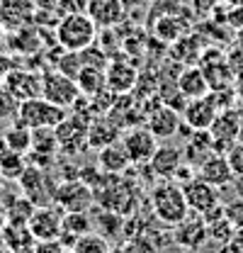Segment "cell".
<instances>
[{
    "mask_svg": "<svg viewBox=\"0 0 243 253\" xmlns=\"http://www.w3.org/2000/svg\"><path fill=\"white\" fill-rule=\"evenodd\" d=\"M151 210L156 219L165 226H175L190 214V205L185 200L182 185L175 180H161L151 188Z\"/></svg>",
    "mask_w": 243,
    "mask_h": 253,
    "instance_id": "6da1fadb",
    "label": "cell"
},
{
    "mask_svg": "<svg viewBox=\"0 0 243 253\" xmlns=\"http://www.w3.org/2000/svg\"><path fill=\"white\" fill-rule=\"evenodd\" d=\"M97 30L100 27L92 22V17L85 10L83 12H66L56 22V42L66 51H83L95 44Z\"/></svg>",
    "mask_w": 243,
    "mask_h": 253,
    "instance_id": "7a4b0ae2",
    "label": "cell"
},
{
    "mask_svg": "<svg viewBox=\"0 0 243 253\" xmlns=\"http://www.w3.org/2000/svg\"><path fill=\"white\" fill-rule=\"evenodd\" d=\"M68 117V110H63L59 105L49 102L46 97H30L25 102H20L17 107V120L30 129H39V126H56Z\"/></svg>",
    "mask_w": 243,
    "mask_h": 253,
    "instance_id": "3957f363",
    "label": "cell"
},
{
    "mask_svg": "<svg viewBox=\"0 0 243 253\" xmlns=\"http://www.w3.org/2000/svg\"><path fill=\"white\" fill-rule=\"evenodd\" d=\"M41 97H46L49 102L68 110L83 97V93H81L76 78H71V76L54 68V71H46L41 76Z\"/></svg>",
    "mask_w": 243,
    "mask_h": 253,
    "instance_id": "277c9868",
    "label": "cell"
},
{
    "mask_svg": "<svg viewBox=\"0 0 243 253\" xmlns=\"http://www.w3.org/2000/svg\"><path fill=\"white\" fill-rule=\"evenodd\" d=\"M54 205L63 212H88L95 205V195L90 185L83 180H63L61 185H56Z\"/></svg>",
    "mask_w": 243,
    "mask_h": 253,
    "instance_id": "5b68a950",
    "label": "cell"
},
{
    "mask_svg": "<svg viewBox=\"0 0 243 253\" xmlns=\"http://www.w3.org/2000/svg\"><path fill=\"white\" fill-rule=\"evenodd\" d=\"M122 146L126 149L131 166H149L153 151L158 149V139L153 136L146 126H131L124 129L120 136Z\"/></svg>",
    "mask_w": 243,
    "mask_h": 253,
    "instance_id": "8992f818",
    "label": "cell"
},
{
    "mask_svg": "<svg viewBox=\"0 0 243 253\" xmlns=\"http://www.w3.org/2000/svg\"><path fill=\"white\" fill-rule=\"evenodd\" d=\"M219 112L221 110H219L214 95L207 93V95H202V97L187 100L180 115H182V125L185 126H190L192 131H202V129H209L214 125V120H216Z\"/></svg>",
    "mask_w": 243,
    "mask_h": 253,
    "instance_id": "52a82bcc",
    "label": "cell"
},
{
    "mask_svg": "<svg viewBox=\"0 0 243 253\" xmlns=\"http://www.w3.org/2000/svg\"><path fill=\"white\" fill-rule=\"evenodd\" d=\"M20 188L22 192L30 197L37 207H44V205H54V192L56 185H49V178H46V170L41 166H34L30 163L25 168V173L20 175Z\"/></svg>",
    "mask_w": 243,
    "mask_h": 253,
    "instance_id": "ba28073f",
    "label": "cell"
},
{
    "mask_svg": "<svg viewBox=\"0 0 243 253\" xmlns=\"http://www.w3.org/2000/svg\"><path fill=\"white\" fill-rule=\"evenodd\" d=\"M30 231L37 241H54L63 231V210L56 205H44L37 207L30 219Z\"/></svg>",
    "mask_w": 243,
    "mask_h": 253,
    "instance_id": "9c48e42d",
    "label": "cell"
},
{
    "mask_svg": "<svg viewBox=\"0 0 243 253\" xmlns=\"http://www.w3.org/2000/svg\"><path fill=\"white\" fill-rule=\"evenodd\" d=\"M182 192H185V200L190 205V212H197V214H207L212 212L214 207L221 205V197H219V188L209 185L207 180H202L200 175L192 178L190 183L182 185Z\"/></svg>",
    "mask_w": 243,
    "mask_h": 253,
    "instance_id": "30bf717a",
    "label": "cell"
},
{
    "mask_svg": "<svg viewBox=\"0 0 243 253\" xmlns=\"http://www.w3.org/2000/svg\"><path fill=\"white\" fill-rule=\"evenodd\" d=\"M209 239V229H207V221L202 214L197 212H190L180 224H175V231H173V241L187 249V251H197L204 241Z\"/></svg>",
    "mask_w": 243,
    "mask_h": 253,
    "instance_id": "8fae6325",
    "label": "cell"
},
{
    "mask_svg": "<svg viewBox=\"0 0 243 253\" xmlns=\"http://www.w3.org/2000/svg\"><path fill=\"white\" fill-rule=\"evenodd\" d=\"M239 131H241V120L234 110H221L214 120V125L209 126L214 141V151L216 154H226L236 141H239Z\"/></svg>",
    "mask_w": 243,
    "mask_h": 253,
    "instance_id": "7c38bea8",
    "label": "cell"
},
{
    "mask_svg": "<svg viewBox=\"0 0 243 253\" xmlns=\"http://www.w3.org/2000/svg\"><path fill=\"white\" fill-rule=\"evenodd\" d=\"M37 15L34 0H0V27L5 32H15L27 27Z\"/></svg>",
    "mask_w": 243,
    "mask_h": 253,
    "instance_id": "4fadbf2b",
    "label": "cell"
},
{
    "mask_svg": "<svg viewBox=\"0 0 243 253\" xmlns=\"http://www.w3.org/2000/svg\"><path fill=\"white\" fill-rule=\"evenodd\" d=\"M197 175H200L202 180H207L209 185L219 188V190L226 188V185H231V183L236 180V175H234V170H231V166H229L226 156H224V154H216V151H212L209 156L200 163Z\"/></svg>",
    "mask_w": 243,
    "mask_h": 253,
    "instance_id": "5bb4252c",
    "label": "cell"
},
{
    "mask_svg": "<svg viewBox=\"0 0 243 253\" xmlns=\"http://www.w3.org/2000/svg\"><path fill=\"white\" fill-rule=\"evenodd\" d=\"M180 126H182V115L178 110H173L170 105L156 107L151 115H149V120H146V129L151 131L158 141L175 136L180 131Z\"/></svg>",
    "mask_w": 243,
    "mask_h": 253,
    "instance_id": "9a60e30c",
    "label": "cell"
},
{
    "mask_svg": "<svg viewBox=\"0 0 243 253\" xmlns=\"http://www.w3.org/2000/svg\"><path fill=\"white\" fill-rule=\"evenodd\" d=\"M5 93L12 100H30V97H39L41 95V76L39 73H30V71H15L5 76Z\"/></svg>",
    "mask_w": 243,
    "mask_h": 253,
    "instance_id": "2e32d148",
    "label": "cell"
},
{
    "mask_svg": "<svg viewBox=\"0 0 243 253\" xmlns=\"http://www.w3.org/2000/svg\"><path fill=\"white\" fill-rule=\"evenodd\" d=\"M182 161H185V156H182L180 149H175L170 144H158V149L153 151L151 161H149V168H151V173L156 178L173 180V175L182 166Z\"/></svg>",
    "mask_w": 243,
    "mask_h": 253,
    "instance_id": "e0dca14e",
    "label": "cell"
},
{
    "mask_svg": "<svg viewBox=\"0 0 243 253\" xmlns=\"http://www.w3.org/2000/svg\"><path fill=\"white\" fill-rule=\"evenodd\" d=\"M56 129V139H59V149L63 151H78L83 144H88V125L81 115L66 117L61 125L54 126Z\"/></svg>",
    "mask_w": 243,
    "mask_h": 253,
    "instance_id": "ac0fdd59",
    "label": "cell"
},
{
    "mask_svg": "<svg viewBox=\"0 0 243 253\" xmlns=\"http://www.w3.org/2000/svg\"><path fill=\"white\" fill-rule=\"evenodd\" d=\"M85 12L92 17V22L102 30H110L115 25H120L126 15L122 0H88Z\"/></svg>",
    "mask_w": 243,
    "mask_h": 253,
    "instance_id": "d6986e66",
    "label": "cell"
},
{
    "mask_svg": "<svg viewBox=\"0 0 243 253\" xmlns=\"http://www.w3.org/2000/svg\"><path fill=\"white\" fill-rule=\"evenodd\" d=\"M178 90L185 95V100L202 97V95L209 93L212 88H209V81H207L204 68H200V66H187V68H182V73L178 76Z\"/></svg>",
    "mask_w": 243,
    "mask_h": 253,
    "instance_id": "ffe728a7",
    "label": "cell"
},
{
    "mask_svg": "<svg viewBox=\"0 0 243 253\" xmlns=\"http://www.w3.org/2000/svg\"><path fill=\"white\" fill-rule=\"evenodd\" d=\"M97 166L102 173H110V175H122L131 161H129V154L126 149L122 146V141H115V144H107L100 149V156H97Z\"/></svg>",
    "mask_w": 243,
    "mask_h": 253,
    "instance_id": "44dd1931",
    "label": "cell"
},
{
    "mask_svg": "<svg viewBox=\"0 0 243 253\" xmlns=\"http://www.w3.org/2000/svg\"><path fill=\"white\" fill-rule=\"evenodd\" d=\"M105 76H107V90L117 95L129 93L136 83V71L131 68V63H122V61H110L105 68Z\"/></svg>",
    "mask_w": 243,
    "mask_h": 253,
    "instance_id": "7402d4cb",
    "label": "cell"
},
{
    "mask_svg": "<svg viewBox=\"0 0 243 253\" xmlns=\"http://www.w3.org/2000/svg\"><path fill=\"white\" fill-rule=\"evenodd\" d=\"M5 236V251L10 253H32L34 251V234L30 231L27 224H5L2 229Z\"/></svg>",
    "mask_w": 243,
    "mask_h": 253,
    "instance_id": "603a6c76",
    "label": "cell"
},
{
    "mask_svg": "<svg viewBox=\"0 0 243 253\" xmlns=\"http://www.w3.org/2000/svg\"><path fill=\"white\" fill-rule=\"evenodd\" d=\"M56 149H59V139H56V129L54 126L32 129L30 156H34V163H39V158H51Z\"/></svg>",
    "mask_w": 243,
    "mask_h": 253,
    "instance_id": "cb8c5ba5",
    "label": "cell"
},
{
    "mask_svg": "<svg viewBox=\"0 0 243 253\" xmlns=\"http://www.w3.org/2000/svg\"><path fill=\"white\" fill-rule=\"evenodd\" d=\"M76 83H78L83 97H90V100L107 90V76H105V71L102 68H92V66H85L78 73Z\"/></svg>",
    "mask_w": 243,
    "mask_h": 253,
    "instance_id": "d4e9b609",
    "label": "cell"
},
{
    "mask_svg": "<svg viewBox=\"0 0 243 253\" xmlns=\"http://www.w3.org/2000/svg\"><path fill=\"white\" fill-rule=\"evenodd\" d=\"M120 136H122V129L112 122V117L110 120H97V122L88 125V144L95 146V149L115 144V141H120Z\"/></svg>",
    "mask_w": 243,
    "mask_h": 253,
    "instance_id": "484cf974",
    "label": "cell"
},
{
    "mask_svg": "<svg viewBox=\"0 0 243 253\" xmlns=\"http://www.w3.org/2000/svg\"><path fill=\"white\" fill-rule=\"evenodd\" d=\"M27 158L20 151H12V149H0V175L2 178H10V180H20V175L25 173L27 168Z\"/></svg>",
    "mask_w": 243,
    "mask_h": 253,
    "instance_id": "4316f807",
    "label": "cell"
},
{
    "mask_svg": "<svg viewBox=\"0 0 243 253\" xmlns=\"http://www.w3.org/2000/svg\"><path fill=\"white\" fill-rule=\"evenodd\" d=\"M2 139H5V146H7V149L20 151V154H30V149H32V129L30 126H25L22 122H17V125L10 126V129L2 134Z\"/></svg>",
    "mask_w": 243,
    "mask_h": 253,
    "instance_id": "83f0119b",
    "label": "cell"
},
{
    "mask_svg": "<svg viewBox=\"0 0 243 253\" xmlns=\"http://www.w3.org/2000/svg\"><path fill=\"white\" fill-rule=\"evenodd\" d=\"M34 210H37V205L32 202L27 195L17 197V200L5 210V212H7V224H30Z\"/></svg>",
    "mask_w": 243,
    "mask_h": 253,
    "instance_id": "f1b7e54d",
    "label": "cell"
},
{
    "mask_svg": "<svg viewBox=\"0 0 243 253\" xmlns=\"http://www.w3.org/2000/svg\"><path fill=\"white\" fill-rule=\"evenodd\" d=\"M92 231V219L88 212H63V234L83 236Z\"/></svg>",
    "mask_w": 243,
    "mask_h": 253,
    "instance_id": "f546056e",
    "label": "cell"
},
{
    "mask_svg": "<svg viewBox=\"0 0 243 253\" xmlns=\"http://www.w3.org/2000/svg\"><path fill=\"white\" fill-rule=\"evenodd\" d=\"M73 251L76 253H112V249H110V241L105 236H100L95 231H88V234L78 236Z\"/></svg>",
    "mask_w": 243,
    "mask_h": 253,
    "instance_id": "4dcf8cb0",
    "label": "cell"
},
{
    "mask_svg": "<svg viewBox=\"0 0 243 253\" xmlns=\"http://www.w3.org/2000/svg\"><path fill=\"white\" fill-rule=\"evenodd\" d=\"M207 229H209V239L219 241V244H229L234 239V234H236V226L226 219V214H221L216 219H209L207 221Z\"/></svg>",
    "mask_w": 243,
    "mask_h": 253,
    "instance_id": "1f68e13d",
    "label": "cell"
},
{
    "mask_svg": "<svg viewBox=\"0 0 243 253\" xmlns=\"http://www.w3.org/2000/svg\"><path fill=\"white\" fill-rule=\"evenodd\" d=\"M83 68H85V63H83L81 51H66V49H63V56L56 61V71L71 76V78H78V73H81Z\"/></svg>",
    "mask_w": 243,
    "mask_h": 253,
    "instance_id": "d6a6232c",
    "label": "cell"
},
{
    "mask_svg": "<svg viewBox=\"0 0 243 253\" xmlns=\"http://www.w3.org/2000/svg\"><path fill=\"white\" fill-rule=\"evenodd\" d=\"M124 253H156V244L151 241V236L146 234H136V236H129L122 246Z\"/></svg>",
    "mask_w": 243,
    "mask_h": 253,
    "instance_id": "836d02e7",
    "label": "cell"
},
{
    "mask_svg": "<svg viewBox=\"0 0 243 253\" xmlns=\"http://www.w3.org/2000/svg\"><path fill=\"white\" fill-rule=\"evenodd\" d=\"M25 192H22V188H20V183L17 180H10V178H2L0 175V205L7 210L17 197H22Z\"/></svg>",
    "mask_w": 243,
    "mask_h": 253,
    "instance_id": "e575fe53",
    "label": "cell"
},
{
    "mask_svg": "<svg viewBox=\"0 0 243 253\" xmlns=\"http://www.w3.org/2000/svg\"><path fill=\"white\" fill-rule=\"evenodd\" d=\"M224 214H226V219L236 226V231H241L243 229V197H236V200L226 202L224 205Z\"/></svg>",
    "mask_w": 243,
    "mask_h": 253,
    "instance_id": "d590c367",
    "label": "cell"
},
{
    "mask_svg": "<svg viewBox=\"0 0 243 253\" xmlns=\"http://www.w3.org/2000/svg\"><path fill=\"white\" fill-rule=\"evenodd\" d=\"M226 161H229V166H231V170H234V175L236 178H241L243 175V141H236L226 154Z\"/></svg>",
    "mask_w": 243,
    "mask_h": 253,
    "instance_id": "8d00e7d4",
    "label": "cell"
},
{
    "mask_svg": "<svg viewBox=\"0 0 243 253\" xmlns=\"http://www.w3.org/2000/svg\"><path fill=\"white\" fill-rule=\"evenodd\" d=\"M61 251H63V244L59 239H54V241H37L32 253H61Z\"/></svg>",
    "mask_w": 243,
    "mask_h": 253,
    "instance_id": "74e56055",
    "label": "cell"
},
{
    "mask_svg": "<svg viewBox=\"0 0 243 253\" xmlns=\"http://www.w3.org/2000/svg\"><path fill=\"white\" fill-rule=\"evenodd\" d=\"M34 5H37V10H51L59 5V0H34Z\"/></svg>",
    "mask_w": 243,
    "mask_h": 253,
    "instance_id": "f35d334b",
    "label": "cell"
},
{
    "mask_svg": "<svg viewBox=\"0 0 243 253\" xmlns=\"http://www.w3.org/2000/svg\"><path fill=\"white\" fill-rule=\"evenodd\" d=\"M144 2H149V0H122V5H124V10L129 12L131 7H139V5H144Z\"/></svg>",
    "mask_w": 243,
    "mask_h": 253,
    "instance_id": "ab89813d",
    "label": "cell"
},
{
    "mask_svg": "<svg viewBox=\"0 0 243 253\" xmlns=\"http://www.w3.org/2000/svg\"><path fill=\"white\" fill-rule=\"evenodd\" d=\"M5 224H7V212H5V207L0 205V229H5Z\"/></svg>",
    "mask_w": 243,
    "mask_h": 253,
    "instance_id": "60d3db41",
    "label": "cell"
},
{
    "mask_svg": "<svg viewBox=\"0 0 243 253\" xmlns=\"http://www.w3.org/2000/svg\"><path fill=\"white\" fill-rule=\"evenodd\" d=\"M236 192H239V197H243V175L236 178Z\"/></svg>",
    "mask_w": 243,
    "mask_h": 253,
    "instance_id": "b9f144b4",
    "label": "cell"
},
{
    "mask_svg": "<svg viewBox=\"0 0 243 253\" xmlns=\"http://www.w3.org/2000/svg\"><path fill=\"white\" fill-rule=\"evenodd\" d=\"M236 46L241 49V54H243V27L239 30V39H236Z\"/></svg>",
    "mask_w": 243,
    "mask_h": 253,
    "instance_id": "7bdbcfd3",
    "label": "cell"
},
{
    "mask_svg": "<svg viewBox=\"0 0 243 253\" xmlns=\"http://www.w3.org/2000/svg\"><path fill=\"white\" fill-rule=\"evenodd\" d=\"M0 251H5V236H2V229H0Z\"/></svg>",
    "mask_w": 243,
    "mask_h": 253,
    "instance_id": "ee69618b",
    "label": "cell"
},
{
    "mask_svg": "<svg viewBox=\"0 0 243 253\" xmlns=\"http://www.w3.org/2000/svg\"><path fill=\"white\" fill-rule=\"evenodd\" d=\"M239 141H243V120H241V131H239Z\"/></svg>",
    "mask_w": 243,
    "mask_h": 253,
    "instance_id": "f6af8a7d",
    "label": "cell"
},
{
    "mask_svg": "<svg viewBox=\"0 0 243 253\" xmlns=\"http://www.w3.org/2000/svg\"><path fill=\"white\" fill-rule=\"evenodd\" d=\"M239 97L243 100V81H241V85H239Z\"/></svg>",
    "mask_w": 243,
    "mask_h": 253,
    "instance_id": "bcb514c9",
    "label": "cell"
},
{
    "mask_svg": "<svg viewBox=\"0 0 243 253\" xmlns=\"http://www.w3.org/2000/svg\"><path fill=\"white\" fill-rule=\"evenodd\" d=\"M61 253H76V251H73V249H63Z\"/></svg>",
    "mask_w": 243,
    "mask_h": 253,
    "instance_id": "7dc6e473",
    "label": "cell"
},
{
    "mask_svg": "<svg viewBox=\"0 0 243 253\" xmlns=\"http://www.w3.org/2000/svg\"><path fill=\"white\" fill-rule=\"evenodd\" d=\"M149 2H158L161 5V2H168V0H149Z\"/></svg>",
    "mask_w": 243,
    "mask_h": 253,
    "instance_id": "c3c4849f",
    "label": "cell"
}]
</instances>
